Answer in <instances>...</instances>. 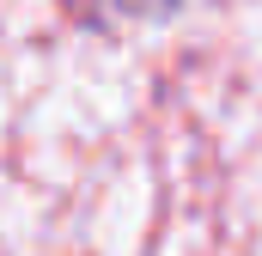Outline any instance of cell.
I'll use <instances>...</instances> for the list:
<instances>
[{
	"instance_id": "1",
	"label": "cell",
	"mask_w": 262,
	"mask_h": 256,
	"mask_svg": "<svg viewBox=\"0 0 262 256\" xmlns=\"http://www.w3.org/2000/svg\"><path fill=\"white\" fill-rule=\"evenodd\" d=\"M85 18H159V12H171L177 0H73Z\"/></svg>"
}]
</instances>
